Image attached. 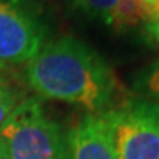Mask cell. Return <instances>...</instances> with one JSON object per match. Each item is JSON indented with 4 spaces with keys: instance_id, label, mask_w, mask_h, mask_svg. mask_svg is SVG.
<instances>
[{
    "instance_id": "2",
    "label": "cell",
    "mask_w": 159,
    "mask_h": 159,
    "mask_svg": "<svg viewBox=\"0 0 159 159\" xmlns=\"http://www.w3.org/2000/svg\"><path fill=\"white\" fill-rule=\"evenodd\" d=\"M8 159H71L68 132L37 97L23 98L0 129Z\"/></svg>"
},
{
    "instance_id": "7",
    "label": "cell",
    "mask_w": 159,
    "mask_h": 159,
    "mask_svg": "<svg viewBox=\"0 0 159 159\" xmlns=\"http://www.w3.org/2000/svg\"><path fill=\"white\" fill-rule=\"evenodd\" d=\"M134 93L135 97L159 106V57L135 76Z\"/></svg>"
},
{
    "instance_id": "4",
    "label": "cell",
    "mask_w": 159,
    "mask_h": 159,
    "mask_svg": "<svg viewBox=\"0 0 159 159\" xmlns=\"http://www.w3.org/2000/svg\"><path fill=\"white\" fill-rule=\"evenodd\" d=\"M45 37V26L26 0H0V68L31 61Z\"/></svg>"
},
{
    "instance_id": "5",
    "label": "cell",
    "mask_w": 159,
    "mask_h": 159,
    "mask_svg": "<svg viewBox=\"0 0 159 159\" xmlns=\"http://www.w3.org/2000/svg\"><path fill=\"white\" fill-rule=\"evenodd\" d=\"M71 159H114L101 114H87L68 132Z\"/></svg>"
},
{
    "instance_id": "6",
    "label": "cell",
    "mask_w": 159,
    "mask_h": 159,
    "mask_svg": "<svg viewBox=\"0 0 159 159\" xmlns=\"http://www.w3.org/2000/svg\"><path fill=\"white\" fill-rule=\"evenodd\" d=\"M138 11V32L143 40L159 48V0H135Z\"/></svg>"
},
{
    "instance_id": "10",
    "label": "cell",
    "mask_w": 159,
    "mask_h": 159,
    "mask_svg": "<svg viewBox=\"0 0 159 159\" xmlns=\"http://www.w3.org/2000/svg\"><path fill=\"white\" fill-rule=\"evenodd\" d=\"M0 159H8L7 149H5V145L2 143V140H0Z\"/></svg>"
},
{
    "instance_id": "3",
    "label": "cell",
    "mask_w": 159,
    "mask_h": 159,
    "mask_svg": "<svg viewBox=\"0 0 159 159\" xmlns=\"http://www.w3.org/2000/svg\"><path fill=\"white\" fill-rule=\"evenodd\" d=\"M101 117L114 159H159V106L129 97Z\"/></svg>"
},
{
    "instance_id": "8",
    "label": "cell",
    "mask_w": 159,
    "mask_h": 159,
    "mask_svg": "<svg viewBox=\"0 0 159 159\" xmlns=\"http://www.w3.org/2000/svg\"><path fill=\"white\" fill-rule=\"evenodd\" d=\"M71 2L84 13L111 27L122 0H71Z\"/></svg>"
},
{
    "instance_id": "1",
    "label": "cell",
    "mask_w": 159,
    "mask_h": 159,
    "mask_svg": "<svg viewBox=\"0 0 159 159\" xmlns=\"http://www.w3.org/2000/svg\"><path fill=\"white\" fill-rule=\"evenodd\" d=\"M24 77L39 97L79 106L87 114H103L124 100L108 61L72 35L45 43L26 63Z\"/></svg>"
},
{
    "instance_id": "9",
    "label": "cell",
    "mask_w": 159,
    "mask_h": 159,
    "mask_svg": "<svg viewBox=\"0 0 159 159\" xmlns=\"http://www.w3.org/2000/svg\"><path fill=\"white\" fill-rule=\"evenodd\" d=\"M21 97L7 80L0 79V129L21 103Z\"/></svg>"
}]
</instances>
